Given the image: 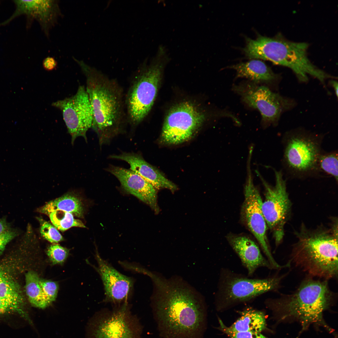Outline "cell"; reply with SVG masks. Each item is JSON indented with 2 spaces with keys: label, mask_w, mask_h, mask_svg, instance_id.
Returning <instances> with one entry per match:
<instances>
[{
  "label": "cell",
  "mask_w": 338,
  "mask_h": 338,
  "mask_svg": "<svg viewBox=\"0 0 338 338\" xmlns=\"http://www.w3.org/2000/svg\"><path fill=\"white\" fill-rule=\"evenodd\" d=\"M38 219L40 223V233L45 239L53 243L63 240V237L55 226L41 218Z\"/></svg>",
  "instance_id": "29"
},
{
  "label": "cell",
  "mask_w": 338,
  "mask_h": 338,
  "mask_svg": "<svg viewBox=\"0 0 338 338\" xmlns=\"http://www.w3.org/2000/svg\"><path fill=\"white\" fill-rule=\"evenodd\" d=\"M109 158L124 161L130 166V169L151 184L156 190L165 188L174 192L177 186L166 178L156 168L146 162L140 154L123 152L113 154Z\"/></svg>",
  "instance_id": "18"
},
{
  "label": "cell",
  "mask_w": 338,
  "mask_h": 338,
  "mask_svg": "<svg viewBox=\"0 0 338 338\" xmlns=\"http://www.w3.org/2000/svg\"><path fill=\"white\" fill-rule=\"evenodd\" d=\"M14 2L16 6V10L6 22L8 23L19 15L25 14L30 19H35L38 22L47 37L62 15L58 0H15Z\"/></svg>",
  "instance_id": "16"
},
{
  "label": "cell",
  "mask_w": 338,
  "mask_h": 338,
  "mask_svg": "<svg viewBox=\"0 0 338 338\" xmlns=\"http://www.w3.org/2000/svg\"><path fill=\"white\" fill-rule=\"evenodd\" d=\"M229 68L235 70L236 78H245L258 84H271L278 78L277 74L264 62L258 59L240 63Z\"/></svg>",
  "instance_id": "20"
},
{
  "label": "cell",
  "mask_w": 338,
  "mask_h": 338,
  "mask_svg": "<svg viewBox=\"0 0 338 338\" xmlns=\"http://www.w3.org/2000/svg\"><path fill=\"white\" fill-rule=\"evenodd\" d=\"M228 238L231 247L246 269L248 276L253 275L260 267L272 268L268 260L263 255L259 247L251 239L242 235H230Z\"/></svg>",
  "instance_id": "19"
},
{
  "label": "cell",
  "mask_w": 338,
  "mask_h": 338,
  "mask_svg": "<svg viewBox=\"0 0 338 338\" xmlns=\"http://www.w3.org/2000/svg\"><path fill=\"white\" fill-rule=\"evenodd\" d=\"M161 68L158 64L140 69L135 74L125 96L128 123L135 127L145 118L155 100L160 81Z\"/></svg>",
  "instance_id": "8"
},
{
  "label": "cell",
  "mask_w": 338,
  "mask_h": 338,
  "mask_svg": "<svg viewBox=\"0 0 338 338\" xmlns=\"http://www.w3.org/2000/svg\"><path fill=\"white\" fill-rule=\"evenodd\" d=\"M58 62L54 57L48 56L43 60L42 65L44 69L47 71H51L54 70L57 68Z\"/></svg>",
  "instance_id": "33"
},
{
  "label": "cell",
  "mask_w": 338,
  "mask_h": 338,
  "mask_svg": "<svg viewBox=\"0 0 338 338\" xmlns=\"http://www.w3.org/2000/svg\"><path fill=\"white\" fill-rule=\"evenodd\" d=\"M250 162H247V177L244 188V200L242 207L243 220L248 229L258 241L266 259L273 269L280 266L272 254L267 236L268 226L262 209V200L254 185L252 175Z\"/></svg>",
  "instance_id": "12"
},
{
  "label": "cell",
  "mask_w": 338,
  "mask_h": 338,
  "mask_svg": "<svg viewBox=\"0 0 338 338\" xmlns=\"http://www.w3.org/2000/svg\"><path fill=\"white\" fill-rule=\"evenodd\" d=\"M40 284L44 297L49 305L55 300L59 289L56 282L41 279Z\"/></svg>",
  "instance_id": "32"
},
{
  "label": "cell",
  "mask_w": 338,
  "mask_h": 338,
  "mask_svg": "<svg viewBox=\"0 0 338 338\" xmlns=\"http://www.w3.org/2000/svg\"><path fill=\"white\" fill-rule=\"evenodd\" d=\"M89 325V338H141L142 326L128 302L100 310Z\"/></svg>",
  "instance_id": "9"
},
{
  "label": "cell",
  "mask_w": 338,
  "mask_h": 338,
  "mask_svg": "<svg viewBox=\"0 0 338 338\" xmlns=\"http://www.w3.org/2000/svg\"><path fill=\"white\" fill-rule=\"evenodd\" d=\"M240 316L229 328L236 332H261L267 329L266 316L262 311L248 307L240 312Z\"/></svg>",
  "instance_id": "21"
},
{
  "label": "cell",
  "mask_w": 338,
  "mask_h": 338,
  "mask_svg": "<svg viewBox=\"0 0 338 338\" xmlns=\"http://www.w3.org/2000/svg\"><path fill=\"white\" fill-rule=\"evenodd\" d=\"M25 306L0 298V316L17 315L27 321L30 324L32 322L27 312Z\"/></svg>",
  "instance_id": "27"
},
{
  "label": "cell",
  "mask_w": 338,
  "mask_h": 338,
  "mask_svg": "<svg viewBox=\"0 0 338 338\" xmlns=\"http://www.w3.org/2000/svg\"><path fill=\"white\" fill-rule=\"evenodd\" d=\"M338 154L337 151L329 152L322 151L318 161L320 174L321 173L333 177L338 182Z\"/></svg>",
  "instance_id": "25"
},
{
  "label": "cell",
  "mask_w": 338,
  "mask_h": 338,
  "mask_svg": "<svg viewBox=\"0 0 338 338\" xmlns=\"http://www.w3.org/2000/svg\"><path fill=\"white\" fill-rule=\"evenodd\" d=\"M40 278L35 272L30 271L25 275V290L29 301L33 306L44 309L49 305L44 294Z\"/></svg>",
  "instance_id": "23"
},
{
  "label": "cell",
  "mask_w": 338,
  "mask_h": 338,
  "mask_svg": "<svg viewBox=\"0 0 338 338\" xmlns=\"http://www.w3.org/2000/svg\"><path fill=\"white\" fill-rule=\"evenodd\" d=\"M274 171L275 183L273 187L263 178L258 171L256 173L265 189L264 199L262 205L263 213L268 227L273 231L276 245H278L284 238V227L290 214L291 204L282 171Z\"/></svg>",
  "instance_id": "11"
},
{
  "label": "cell",
  "mask_w": 338,
  "mask_h": 338,
  "mask_svg": "<svg viewBox=\"0 0 338 338\" xmlns=\"http://www.w3.org/2000/svg\"><path fill=\"white\" fill-rule=\"evenodd\" d=\"M232 89L243 103L259 111L264 128L276 125L281 113L293 104L292 101L273 92L268 87L249 81L233 85Z\"/></svg>",
  "instance_id": "10"
},
{
  "label": "cell",
  "mask_w": 338,
  "mask_h": 338,
  "mask_svg": "<svg viewBox=\"0 0 338 338\" xmlns=\"http://www.w3.org/2000/svg\"><path fill=\"white\" fill-rule=\"evenodd\" d=\"M205 119L204 114L192 104H180L173 107L166 116L161 140L168 145L186 142L192 137Z\"/></svg>",
  "instance_id": "13"
},
{
  "label": "cell",
  "mask_w": 338,
  "mask_h": 338,
  "mask_svg": "<svg viewBox=\"0 0 338 338\" xmlns=\"http://www.w3.org/2000/svg\"><path fill=\"white\" fill-rule=\"evenodd\" d=\"M246 40L243 51L247 57L269 60L289 68L300 81H307L310 75L324 84L331 77L311 62L307 55L306 43L291 41L280 36L269 38L259 35L255 39L247 38Z\"/></svg>",
  "instance_id": "5"
},
{
  "label": "cell",
  "mask_w": 338,
  "mask_h": 338,
  "mask_svg": "<svg viewBox=\"0 0 338 338\" xmlns=\"http://www.w3.org/2000/svg\"><path fill=\"white\" fill-rule=\"evenodd\" d=\"M334 293L326 280L308 279L290 294L266 300V306L278 321L293 318L299 321L303 331L311 324L331 331L323 318L324 312L333 303Z\"/></svg>",
  "instance_id": "3"
},
{
  "label": "cell",
  "mask_w": 338,
  "mask_h": 338,
  "mask_svg": "<svg viewBox=\"0 0 338 338\" xmlns=\"http://www.w3.org/2000/svg\"><path fill=\"white\" fill-rule=\"evenodd\" d=\"M19 234V231L13 227L5 218H0V255L7 244Z\"/></svg>",
  "instance_id": "28"
},
{
  "label": "cell",
  "mask_w": 338,
  "mask_h": 338,
  "mask_svg": "<svg viewBox=\"0 0 338 338\" xmlns=\"http://www.w3.org/2000/svg\"><path fill=\"white\" fill-rule=\"evenodd\" d=\"M47 254L53 264H60L64 263L67 258L69 250L59 244L54 243L49 247Z\"/></svg>",
  "instance_id": "30"
},
{
  "label": "cell",
  "mask_w": 338,
  "mask_h": 338,
  "mask_svg": "<svg viewBox=\"0 0 338 338\" xmlns=\"http://www.w3.org/2000/svg\"><path fill=\"white\" fill-rule=\"evenodd\" d=\"M0 298L25 306L19 286L10 275L0 269Z\"/></svg>",
  "instance_id": "24"
},
{
  "label": "cell",
  "mask_w": 338,
  "mask_h": 338,
  "mask_svg": "<svg viewBox=\"0 0 338 338\" xmlns=\"http://www.w3.org/2000/svg\"><path fill=\"white\" fill-rule=\"evenodd\" d=\"M57 210L69 212L80 218L83 217L84 213L81 200L77 196L70 193L49 201L37 210L38 212L48 215Z\"/></svg>",
  "instance_id": "22"
},
{
  "label": "cell",
  "mask_w": 338,
  "mask_h": 338,
  "mask_svg": "<svg viewBox=\"0 0 338 338\" xmlns=\"http://www.w3.org/2000/svg\"><path fill=\"white\" fill-rule=\"evenodd\" d=\"M73 58L85 76L92 114L91 127L98 136L100 145L107 143L123 131L127 123L123 89L115 79L82 60Z\"/></svg>",
  "instance_id": "2"
},
{
  "label": "cell",
  "mask_w": 338,
  "mask_h": 338,
  "mask_svg": "<svg viewBox=\"0 0 338 338\" xmlns=\"http://www.w3.org/2000/svg\"><path fill=\"white\" fill-rule=\"evenodd\" d=\"M302 225L296 233L290 262L311 277L327 280L338 275L337 230Z\"/></svg>",
  "instance_id": "4"
},
{
  "label": "cell",
  "mask_w": 338,
  "mask_h": 338,
  "mask_svg": "<svg viewBox=\"0 0 338 338\" xmlns=\"http://www.w3.org/2000/svg\"><path fill=\"white\" fill-rule=\"evenodd\" d=\"M323 136L301 129L286 132L282 140V164L290 178L305 179L320 175L318 161L323 151Z\"/></svg>",
  "instance_id": "6"
},
{
  "label": "cell",
  "mask_w": 338,
  "mask_h": 338,
  "mask_svg": "<svg viewBox=\"0 0 338 338\" xmlns=\"http://www.w3.org/2000/svg\"><path fill=\"white\" fill-rule=\"evenodd\" d=\"M330 84L334 88V90H335V94H336L337 97H338V85L337 82L335 81V80H331V81H330Z\"/></svg>",
  "instance_id": "34"
},
{
  "label": "cell",
  "mask_w": 338,
  "mask_h": 338,
  "mask_svg": "<svg viewBox=\"0 0 338 338\" xmlns=\"http://www.w3.org/2000/svg\"><path fill=\"white\" fill-rule=\"evenodd\" d=\"M52 105L61 111L68 132L71 137L72 144L79 136L83 137L87 141L86 134L92 127L93 117L84 86L79 85L74 95L54 102Z\"/></svg>",
  "instance_id": "14"
},
{
  "label": "cell",
  "mask_w": 338,
  "mask_h": 338,
  "mask_svg": "<svg viewBox=\"0 0 338 338\" xmlns=\"http://www.w3.org/2000/svg\"><path fill=\"white\" fill-rule=\"evenodd\" d=\"M106 170L117 178L125 191L149 205L156 213L159 212L156 190L144 178L130 169L113 165Z\"/></svg>",
  "instance_id": "17"
},
{
  "label": "cell",
  "mask_w": 338,
  "mask_h": 338,
  "mask_svg": "<svg viewBox=\"0 0 338 338\" xmlns=\"http://www.w3.org/2000/svg\"><path fill=\"white\" fill-rule=\"evenodd\" d=\"M95 259L97 266L95 269L100 276L104 289V302L115 306L128 302L133 288V279L116 270L101 257L97 250Z\"/></svg>",
  "instance_id": "15"
},
{
  "label": "cell",
  "mask_w": 338,
  "mask_h": 338,
  "mask_svg": "<svg viewBox=\"0 0 338 338\" xmlns=\"http://www.w3.org/2000/svg\"><path fill=\"white\" fill-rule=\"evenodd\" d=\"M282 277L253 279L227 269L221 271L215 298L218 311L252 300L269 291L275 290Z\"/></svg>",
  "instance_id": "7"
},
{
  "label": "cell",
  "mask_w": 338,
  "mask_h": 338,
  "mask_svg": "<svg viewBox=\"0 0 338 338\" xmlns=\"http://www.w3.org/2000/svg\"><path fill=\"white\" fill-rule=\"evenodd\" d=\"M49 216L54 226L62 231L73 227H86L81 221L75 219L73 214L69 212L57 210L52 212Z\"/></svg>",
  "instance_id": "26"
},
{
  "label": "cell",
  "mask_w": 338,
  "mask_h": 338,
  "mask_svg": "<svg viewBox=\"0 0 338 338\" xmlns=\"http://www.w3.org/2000/svg\"><path fill=\"white\" fill-rule=\"evenodd\" d=\"M218 329L225 334L229 338H268L261 332H236L230 330L220 318Z\"/></svg>",
  "instance_id": "31"
},
{
  "label": "cell",
  "mask_w": 338,
  "mask_h": 338,
  "mask_svg": "<svg viewBox=\"0 0 338 338\" xmlns=\"http://www.w3.org/2000/svg\"><path fill=\"white\" fill-rule=\"evenodd\" d=\"M154 316L162 338H203L207 309L200 294L183 279H166L153 273Z\"/></svg>",
  "instance_id": "1"
}]
</instances>
